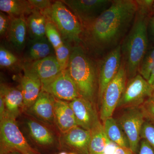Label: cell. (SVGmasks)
Here are the masks:
<instances>
[{"label": "cell", "instance_id": "obj_1", "mask_svg": "<svg viewBox=\"0 0 154 154\" xmlns=\"http://www.w3.org/2000/svg\"><path fill=\"white\" fill-rule=\"evenodd\" d=\"M136 1L114 0L108 9L85 28L82 38L98 55L120 45L132 26L137 13Z\"/></svg>", "mask_w": 154, "mask_h": 154}, {"label": "cell", "instance_id": "obj_2", "mask_svg": "<svg viewBox=\"0 0 154 154\" xmlns=\"http://www.w3.org/2000/svg\"><path fill=\"white\" fill-rule=\"evenodd\" d=\"M137 4V13L132 26L120 44L122 63L128 79L137 74L148 49L149 21L154 14L150 6L143 3Z\"/></svg>", "mask_w": 154, "mask_h": 154}, {"label": "cell", "instance_id": "obj_3", "mask_svg": "<svg viewBox=\"0 0 154 154\" xmlns=\"http://www.w3.org/2000/svg\"><path fill=\"white\" fill-rule=\"evenodd\" d=\"M98 67L79 45L72 48L67 70L77 86L81 97L93 102Z\"/></svg>", "mask_w": 154, "mask_h": 154}, {"label": "cell", "instance_id": "obj_4", "mask_svg": "<svg viewBox=\"0 0 154 154\" xmlns=\"http://www.w3.org/2000/svg\"><path fill=\"white\" fill-rule=\"evenodd\" d=\"M42 12L56 26L64 41L79 45L82 39V25L62 1H56L50 8Z\"/></svg>", "mask_w": 154, "mask_h": 154}, {"label": "cell", "instance_id": "obj_5", "mask_svg": "<svg viewBox=\"0 0 154 154\" xmlns=\"http://www.w3.org/2000/svg\"><path fill=\"white\" fill-rule=\"evenodd\" d=\"M1 153L17 152L21 154H38L28 143L19 129L16 118L6 113L1 119Z\"/></svg>", "mask_w": 154, "mask_h": 154}, {"label": "cell", "instance_id": "obj_6", "mask_svg": "<svg viewBox=\"0 0 154 154\" xmlns=\"http://www.w3.org/2000/svg\"><path fill=\"white\" fill-rule=\"evenodd\" d=\"M127 79L124 66L122 63L118 72L105 88L100 100V117L103 122L112 117L117 108L126 87Z\"/></svg>", "mask_w": 154, "mask_h": 154}, {"label": "cell", "instance_id": "obj_7", "mask_svg": "<svg viewBox=\"0 0 154 154\" xmlns=\"http://www.w3.org/2000/svg\"><path fill=\"white\" fill-rule=\"evenodd\" d=\"M126 108L116 121L128 140L130 149L134 154H137L141 139V131L145 118L140 107Z\"/></svg>", "mask_w": 154, "mask_h": 154}, {"label": "cell", "instance_id": "obj_8", "mask_svg": "<svg viewBox=\"0 0 154 154\" xmlns=\"http://www.w3.org/2000/svg\"><path fill=\"white\" fill-rule=\"evenodd\" d=\"M75 14L83 29L96 20L112 4L111 0H65L62 1Z\"/></svg>", "mask_w": 154, "mask_h": 154}, {"label": "cell", "instance_id": "obj_9", "mask_svg": "<svg viewBox=\"0 0 154 154\" xmlns=\"http://www.w3.org/2000/svg\"><path fill=\"white\" fill-rule=\"evenodd\" d=\"M153 88L139 74L128 80L117 108L137 107L152 96Z\"/></svg>", "mask_w": 154, "mask_h": 154}, {"label": "cell", "instance_id": "obj_10", "mask_svg": "<svg viewBox=\"0 0 154 154\" xmlns=\"http://www.w3.org/2000/svg\"><path fill=\"white\" fill-rule=\"evenodd\" d=\"M42 90L55 99L72 101L81 97L77 86L67 69L63 70L55 78L42 85Z\"/></svg>", "mask_w": 154, "mask_h": 154}, {"label": "cell", "instance_id": "obj_11", "mask_svg": "<svg viewBox=\"0 0 154 154\" xmlns=\"http://www.w3.org/2000/svg\"><path fill=\"white\" fill-rule=\"evenodd\" d=\"M122 63L121 45L106 54L100 61L98 69L99 99L101 100L105 88L118 72Z\"/></svg>", "mask_w": 154, "mask_h": 154}, {"label": "cell", "instance_id": "obj_12", "mask_svg": "<svg viewBox=\"0 0 154 154\" xmlns=\"http://www.w3.org/2000/svg\"><path fill=\"white\" fill-rule=\"evenodd\" d=\"M69 105L74 113L78 126L91 131L99 121L92 102L82 97L71 101Z\"/></svg>", "mask_w": 154, "mask_h": 154}, {"label": "cell", "instance_id": "obj_13", "mask_svg": "<svg viewBox=\"0 0 154 154\" xmlns=\"http://www.w3.org/2000/svg\"><path fill=\"white\" fill-rule=\"evenodd\" d=\"M23 68L37 76L42 85L53 79L63 71L54 55L28 63Z\"/></svg>", "mask_w": 154, "mask_h": 154}, {"label": "cell", "instance_id": "obj_14", "mask_svg": "<svg viewBox=\"0 0 154 154\" xmlns=\"http://www.w3.org/2000/svg\"><path fill=\"white\" fill-rule=\"evenodd\" d=\"M20 80L21 92L24 99L23 109L28 110L37 99L42 88V84L38 77L26 70Z\"/></svg>", "mask_w": 154, "mask_h": 154}, {"label": "cell", "instance_id": "obj_15", "mask_svg": "<svg viewBox=\"0 0 154 154\" xmlns=\"http://www.w3.org/2000/svg\"><path fill=\"white\" fill-rule=\"evenodd\" d=\"M55 100L53 96L42 90L36 101L28 110L41 121L45 123H52L54 122Z\"/></svg>", "mask_w": 154, "mask_h": 154}, {"label": "cell", "instance_id": "obj_16", "mask_svg": "<svg viewBox=\"0 0 154 154\" xmlns=\"http://www.w3.org/2000/svg\"><path fill=\"white\" fill-rule=\"evenodd\" d=\"M54 120L58 128L63 134L78 126L72 109L66 101L55 99Z\"/></svg>", "mask_w": 154, "mask_h": 154}, {"label": "cell", "instance_id": "obj_17", "mask_svg": "<svg viewBox=\"0 0 154 154\" xmlns=\"http://www.w3.org/2000/svg\"><path fill=\"white\" fill-rule=\"evenodd\" d=\"M28 32L25 17H11V23L7 36L9 42L17 51H22L25 48Z\"/></svg>", "mask_w": 154, "mask_h": 154}, {"label": "cell", "instance_id": "obj_18", "mask_svg": "<svg viewBox=\"0 0 154 154\" xmlns=\"http://www.w3.org/2000/svg\"><path fill=\"white\" fill-rule=\"evenodd\" d=\"M90 139V131L78 126L63 134V140L65 144L82 154H89Z\"/></svg>", "mask_w": 154, "mask_h": 154}, {"label": "cell", "instance_id": "obj_19", "mask_svg": "<svg viewBox=\"0 0 154 154\" xmlns=\"http://www.w3.org/2000/svg\"><path fill=\"white\" fill-rule=\"evenodd\" d=\"M54 52V48L45 36L28 40L25 57L28 63L32 62L53 55Z\"/></svg>", "mask_w": 154, "mask_h": 154}, {"label": "cell", "instance_id": "obj_20", "mask_svg": "<svg viewBox=\"0 0 154 154\" xmlns=\"http://www.w3.org/2000/svg\"><path fill=\"white\" fill-rule=\"evenodd\" d=\"M0 95L4 99L6 113L16 118L20 113L21 108L24 107V99L21 91L1 84Z\"/></svg>", "mask_w": 154, "mask_h": 154}, {"label": "cell", "instance_id": "obj_21", "mask_svg": "<svg viewBox=\"0 0 154 154\" xmlns=\"http://www.w3.org/2000/svg\"><path fill=\"white\" fill-rule=\"evenodd\" d=\"M48 19L42 11L35 9L26 19L28 33L30 39H37L45 36Z\"/></svg>", "mask_w": 154, "mask_h": 154}, {"label": "cell", "instance_id": "obj_22", "mask_svg": "<svg viewBox=\"0 0 154 154\" xmlns=\"http://www.w3.org/2000/svg\"><path fill=\"white\" fill-rule=\"evenodd\" d=\"M0 10L9 17L14 18L25 17L31 14L35 9L28 1L22 0H0Z\"/></svg>", "mask_w": 154, "mask_h": 154}, {"label": "cell", "instance_id": "obj_23", "mask_svg": "<svg viewBox=\"0 0 154 154\" xmlns=\"http://www.w3.org/2000/svg\"><path fill=\"white\" fill-rule=\"evenodd\" d=\"M90 132L89 154H102L105 146L110 141L105 132L104 125L99 121L94 125Z\"/></svg>", "mask_w": 154, "mask_h": 154}, {"label": "cell", "instance_id": "obj_24", "mask_svg": "<svg viewBox=\"0 0 154 154\" xmlns=\"http://www.w3.org/2000/svg\"><path fill=\"white\" fill-rule=\"evenodd\" d=\"M27 126L30 136L38 144L47 146L54 143L53 134L42 124L34 120H29L27 122Z\"/></svg>", "mask_w": 154, "mask_h": 154}, {"label": "cell", "instance_id": "obj_25", "mask_svg": "<svg viewBox=\"0 0 154 154\" xmlns=\"http://www.w3.org/2000/svg\"><path fill=\"white\" fill-rule=\"evenodd\" d=\"M103 123L105 132L110 140L119 146L129 148L128 140L116 119L110 117Z\"/></svg>", "mask_w": 154, "mask_h": 154}, {"label": "cell", "instance_id": "obj_26", "mask_svg": "<svg viewBox=\"0 0 154 154\" xmlns=\"http://www.w3.org/2000/svg\"><path fill=\"white\" fill-rule=\"evenodd\" d=\"M154 68V46L149 48L144 56L139 70V74L148 81Z\"/></svg>", "mask_w": 154, "mask_h": 154}, {"label": "cell", "instance_id": "obj_27", "mask_svg": "<svg viewBox=\"0 0 154 154\" xmlns=\"http://www.w3.org/2000/svg\"><path fill=\"white\" fill-rule=\"evenodd\" d=\"M45 36L54 50L63 44L64 41L59 31L54 24L48 19L45 29Z\"/></svg>", "mask_w": 154, "mask_h": 154}, {"label": "cell", "instance_id": "obj_28", "mask_svg": "<svg viewBox=\"0 0 154 154\" xmlns=\"http://www.w3.org/2000/svg\"><path fill=\"white\" fill-rule=\"evenodd\" d=\"M19 64V60L16 55L9 50L1 45L0 66L1 68L13 69Z\"/></svg>", "mask_w": 154, "mask_h": 154}, {"label": "cell", "instance_id": "obj_29", "mask_svg": "<svg viewBox=\"0 0 154 154\" xmlns=\"http://www.w3.org/2000/svg\"><path fill=\"white\" fill-rule=\"evenodd\" d=\"M72 48L69 42L64 41L63 44L54 50L56 57L63 70L67 67Z\"/></svg>", "mask_w": 154, "mask_h": 154}, {"label": "cell", "instance_id": "obj_30", "mask_svg": "<svg viewBox=\"0 0 154 154\" xmlns=\"http://www.w3.org/2000/svg\"><path fill=\"white\" fill-rule=\"evenodd\" d=\"M140 136L141 138L147 142L154 150V124L148 121H145Z\"/></svg>", "mask_w": 154, "mask_h": 154}, {"label": "cell", "instance_id": "obj_31", "mask_svg": "<svg viewBox=\"0 0 154 154\" xmlns=\"http://www.w3.org/2000/svg\"><path fill=\"white\" fill-rule=\"evenodd\" d=\"M140 107L145 118L154 124V97H149Z\"/></svg>", "mask_w": 154, "mask_h": 154}, {"label": "cell", "instance_id": "obj_32", "mask_svg": "<svg viewBox=\"0 0 154 154\" xmlns=\"http://www.w3.org/2000/svg\"><path fill=\"white\" fill-rule=\"evenodd\" d=\"M11 23V17L5 13H0V35L3 36L7 35Z\"/></svg>", "mask_w": 154, "mask_h": 154}, {"label": "cell", "instance_id": "obj_33", "mask_svg": "<svg viewBox=\"0 0 154 154\" xmlns=\"http://www.w3.org/2000/svg\"><path fill=\"white\" fill-rule=\"evenodd\" d=\"M28 2L33 8L41 11L49 8L53 4L48 0H29Z\"/></svg>", "mask_w": 154, "mask_h": 154}, {"label": "cell", "instance_id": "obj_34", "mask_svg": "<svg viewBox=\"0 0 154 154\" xmlns=\"http://www.w3.org/2000/svg\"><path fill=\"white\" fill-rule=\"evenodd\" d=\"M139 154H154V150L146 141L142 139L140 141Z\"/></svg>", "mask_w": 154, "mask_h": 154}, {"label": "cell", "instance_id": "obj_35", "mask_svg": "<svg viewBox=\"0 0 154 154\" xmlns=\"http://www.w3.org/2000/svg\"><path fill=\"white\" fill-rule=\"evenodd\" d=\"M119 146L117 144L110 140L105 146L104 151L102 154H114Z\"/></svg>", "mask_w": 154, "mask_h": 154}, {"label": "cell", "instance_id": "obj_36", "mask_svg": "<svg viewBox=\"0 0 154 154\" xmlns=\"http://www.w3.org/2000/svg\"><path fill=\"white\" fill-rule=\"evenodd\" d=\"M114 154H134L129 148L119 146Z\"/></svg>", "mask_w": 154, "mask_h": 154}, {"label": "cell", "instance_id": "obj_37", "mask_svg": "<svg viewBox=\"0 0 154 154\" xmlns=\"http://www.w3.org/2000/svg\"><path fill=\"white\" fill-rule=\"evenodd\" d=\"M6 113L5 105L2 96L0 95V119L4 117Z\"/></svg>", "mask_w": 154, "mask_h": 154}, {"label": "cell", "instance_id": "obj_38", "mask_svg": "<svg viewBox=\"0 0 154 154\" xmlns=\"http://www.w3.org/2000/svg\"><path fill=\"white\" fill-rule=\"evenodd\" d=\"M148 30H150L152 36L154 39V14L151 17L149 20L148 23Z\"/></svg>", "mask_w": 154, "mask_h": 154}, {"label": "cell", "instance_id": "obj_39", "mask_svg": "<svg viewBox=\"0 0 154 154\" xmlns=\"http://www.w3.org/2000/svg\"><path fill=\"white\" fill-rule=\"evenodd\" d=\"M147 81L152 86V87L154 85V68L152 71L149 78Z\"/></svg>", "mask_w": 154, "mask_h": 154}, {"label": "cell", "instance_id": "obj_40", "mask_svg": "<svg viewBox=\"0 0 154 154\" xmlns=\"http://www.w3.org/2000/svg\"><path fill=\"white\" fill-rule=\"evenodd\" d=\"M10 154H21L20 153L18 152H12L10 153Z\"/></svg>", "mask_w": 154, "mask_h": 154}, {"label": "cell", "instance_id": "obj_41", "mask_svg": "<svg viewBox=\"0 0 154 154\" xmlns=\"http://www.w3.org/2000/svg\"><path fill=\"white\" fill-rule=\"evenodd\" d=\"M59 154H68L66 152H61Z\"/></svg>", "mask_w": 154, "mask_h": 154}, {"label": "cell", "instance_id": "obj_42", "mask_svg": "<svg viewBox=\"0 0 154 154\" xmlns=\"http://www.w3.org/2000/svg\"><path fill=\"white\" fill-rule=\"evenodd\" d=\"M153 92L152 96H153L154 97V85L153 86Z\"/></svg>", "mask_w": 154, "mask_h": 154}, {"label": "cell", "instance_id": "obj_43", "mask_svg": "<svg viewBox=\"0 0 154 154\" xmlns=\"http://www.w3.org/2000/svg\"><path fill=\"white\" fill-rule=\"evenodd\" d=\"M153 13L154 14V2L153 4Z\"/></svg>", "mask_w": 154, "mask_h": 154}, {"label": "cell", "instance_id": "obj_44", "mask_svg": "<svg viewBox=\"0 0 154 154\" xmlns=\"http://www.w3.org/2000/svg\"><path fill=\"white\" fill-rule=\"evenodd\" d=\"M76 154L72 153H69V154Z\"/></svg>", "mask_w": 154, "mask_h": 154}, {"label": "cell", "instance_id": "obj_45", "mask_svg": "<svg viewBox=\"0 0 154 154\" xmlns=\"http://www.w3.org/2000/svg\"><path fill=\"white\" fill-rule=\"evenodd\" d=\"M1 154H5V153H1Z\"/></svg>", "mask_w": 154, "mask_h": 154}]
</instances>
